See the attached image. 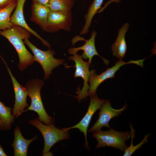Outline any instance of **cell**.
<instances>
[{
    "label": "cell",
    "mask_w": 156,
    "mask_h": 156,
    "mask_svg": "<svg viewBox=\"0 0 156 156\" xmlns=\"http://www.w3.org/2000/svg\"><path fill=\"white\" fill-rule=\"evenodd\" d=\"M30 33L25 29L14 25L10 29L0 30V35L5 38L14 46L19 58L18 67L23 71L34 62V57L25 47L23 40L29 39Z\"/></svg>",
    "instance_id": "6da1fadb"
},
{
    "label": "cell",
    "mask_w": 156,
    "mask_h": 156,
    "mask_svg": "<svg viewBox=\"0 0 156 156\" xmlns=\"http://www.w3.org/2000/svg\"><path fill=\"white\" fill-rule=\"evenodd\" d=\"M44 83L43 81L38 79H31L27 83L25 88L31 99V104L25 112L28 110L34 111L38 114V119L41 122L46 125H50L53 124L54 120L46 112L41 96L40 90Z\"/></svg>",
    "instance_id": "7a4b0ae2"
},
{
    "label": "cell",
    "mask_w": 156,
    "mask_h": 156,
    "mask_svg": "<svg viewBox=\"0 0 156 156\" xmlns=\"http://www.w3.org/2000/svg\"><path fill=\"white\" fill-rule=\"evenodd\" d=\"M29 123L36 127L43 137L44 145L42 151L43 156L51 155L49 152L51 148L61 140L69 138V130L65 128L61 129L56 127L53 124L44 125L38 119L30 120Z\"/></svg>",
    "instance_id": "3957f363"
},
{
    "label": "cell",
    "mask_w": 156,
    "mask_h": 156,
    "mask_svg": "<svg viewBox=\"0 0 156 156\" xmlns=\"http://www.w3.org/2000/svg\"><path fill=\"white\" fill-rule=\"evenodd\" d=\"M92 136L97 140L96 148L105 146L114 147L123 151L128 146L126 142L131 137L130 132H119L112 129L105 131L94 132Z\"/></svg>",
    "instance_id": "277c9868"
},
{
    "label": "cell",
    "mask_w": 156,
    "mask_h": 156,
    "mask_svg": "<svg viewBox=\"0 0 156 156\" xmlns=\"http://www.w3.org/2000/svg\"><path fill=\"white\" fill-rule=\"evenodd\" d=\"M28 39H25L24 42L32 51L34 61L38 62L41 65L44 72V79H47L51 74L52 70L63 64L64 60L55 58L54 57L55 52L52 49H49L48 50L44 51L38 48Z\"/></svg>",
    "instance_id": "5b68a950"
},
{
    "label": "cell",
    "mask_w": 156,
    "mask_h": 156,
    "mask_svg": "<svg viewBox=\"0 0 156 156\" xmlns=\"http://www.w3.org/2000/svg\"><path fill=\"white\" fill-rule=\"evenodd\" d=\"M145 59L138 60H131L127 62H125L122 60H119L112 67L107 68V70L100 74L96 75L94 70L90 71V76L89 81L90 85L88 92V96H91L96 94L97 89L99 86L106 80L115 77V74L122 66L128 64H135L143 67V62Z\"/></svg>",
    "instance_id": "8992f818"
},
{
    "label": "cell",
    "mask_w": 156,
    "mask_h": 156,
    "mask_svg": "<svg viewBox=\"0 0 156 156\" xmlns=\"http://www.w3.org/2000/svg\"><path fill=\"white\" fill-rule=\"evenodd\" d=\"M68 59L73 60L75 63V65L73 66L75 68L74 77H80L84 81L82 89L80 90L78 88L76 92L77 95L76 98L77 99L78 101L80 102L81 100L88 96V92L89 88L88 82L90 76L89 68L90 64L88 62L84 61L81 55L77 53L70 56Z\"/></svg>",
    "instance_id": "52a82bcc"
},
{
    "label": "cell",
    "mask_w": 156,
    "mask_h": 156,
    "mask_svg": "<svg viewBox=\"0 0 156 156\" xmlns=\"http://www.w3.org/2000/svg\"><path fill=\"white\" fill-rule=\"evenodd\" d=\"M72 23L71 11H51L49 15L46 31L53 33L60 30L69 31Z\"/></svg>",
    "instance_id": "ba28073f"
},
{
    "label": "cell",
    "mask_w": 156,
    "mask_h": 156,
    "mask_svg": "<svg viewBox=\"0 0 156 156\" xmlns=\"http://www.w3.org/2000/svg\"><path fill=\"white\" fill-rule=\"evenodd\" d=\"M127 107V105L125 104L120 109H115L112 107L109 100H105L100 108L98 119L89 130L88 132H93L100 130L103 127L110 129L109 125L110 121L112 118L118 116Z\"/></svg>",
    "instance_id": "9c48e42d"
},
{
    "label": "cell",
    "mask_w": 156,
    "mask_h": 156,
    "mask_svg": "<svg viewBox=\"0 0 156 156\" xmlns=\"http://www.w3.org/2000/svg\"><path fill=\"white\" fill-rule=\"evenodd\" d=\"M90 97V103L87 111L80 122L72 127L65 128L68 130L72 129L77 128L80 132L83 133L85 139L84 146L89 150H90V148L87 139V132L89 125L94 114L97 110L100 109L105 101V100L99 98L96 94Z\"/></svg>",
    "instance_id": "30bf717a"
},
{
    "label": "cell",
    "mask_w": 156,
    "mask_h": 156,
    "mask_svg": "<svg viewBox=\"0 0 156 156\" xmlns=\"http://www.w3.org/2000/svg\"><path fill=\"white\" fill-rule=\"evenodd\" d=\"M3 60L7 68L13 85L15 101L12 112L13 116L16 118L25 112V109L29 107L27 102V93L25 87L21 85L12 75L4 60Z\"/></svg>",
    "instance_id": "8fae6325"
},
{
    "label": "cell",
    "mask_w": 156,
    "mask_h": 156,
    "mask_svg": "<svg viewBox=\"0 0 156 156\" xmlns=\"http://www.w3.org/2000/svg\"><path fill=\"white\" fill-rule=\"evenodd\" d=\"M97 35V33L95 31H92L91 34L90 38L88 40L85 39L83 37L78 38L79 40H82L85 41V43L82 46L77 47H71L69 48L68 50V53L70 54L74 55L77 53L79 51H83L81 56L84 59H88V62L90 64L92 59L95 55L100 56L103 60L105 64L107 65L109 61L101 57L98 53L95 46V39ZM77 39H78L76 38Z\"/></svg>",
    "instance_id": "7c38bea8"
},
{
    "label": "cell",
    "mask_w": 156,
    "mask_h": 156,
    "mask_svg": "<svg viewBox=\"0 0 156 156\" xmlns=\"http://www.w3.org/2000/svg\"><path fill=\"white\" fill-rule=\"evenodd\" d=\"M26 0H17L15 10L11 16L10 21L14 25L20 26L26 30L39 39L45 46L50 48L49 43L31 29L27 23L23 14V8Z\"/></svg>",
    "instance_id": "4fadbf2b"
},
{
    "label": "cell",
    "mask_w": 156,
    "mask_h": 156,
    "mask_svg": "<svg viewBox=\"0 0 156 156\" xmlns=\"http://www.w3.org/2000/svg\"><path fill=\"white\" fill-rule=\"evenodd\" d=\"M31 10L30 20L46 31L48 17L51 11L49 8L39 3H32Z\"/></svg>",
    "instance_id": "5bb4252c"
},
{
    "label": "cell",
    "mask_w": 156,
    "mask_h": 156,
    "mask_svg": "<svg viewBox=\"0 0 156 156\" xmlns=\"http://www.w3.org/2000/svg\"><path fill=\"white\" fill-rule=\"evenodd\" d=\"M129 27L126 23L119 30L117 37L111 46L113 55L119 60H122L127 50L125 35Z\"/></svg>",
    "instance_id": "9a60e30c"
},
{
    "label": "cell",
    "mask_w": 156,
    "mask_h": 156,
    "mask_svg": "<svg viewBox=\"0 0 156 156\" xmlns=\"http://www.w3.org/2000/svg\"><path fill=\"white\" fill-rule=\"evenodd\" d=\"M14 140L12 144L14 149V156H26L29 146L37 138L35 136L30 140H27L22 135L19 127L14 130Z\"/></svg>",
    "instance_id": "2e32d148"
},
{
    "label": "cell",
    "mask_w": 156,
    "mask_h": 156,
    "mask_svg": "<svg viewBox=\"0 0 156 156\" xmlns=\"http://www.w3.org/2000/svg\"><path fill=\"white\" fill-rule=\"evenodd\" d=\"M104 0H94L90 6L87 14L85 16V22L80 33V35L87 34L88 31L94 16L101 8Z\"/></svg>",
    "instance_id": "e0dca14e"
},
{
    "label": "cell",
    "mask_w": 156,
    "mask_h": 156,
    "mask_svg": "<svg viewBox=\"0 0 156 156\" xmlns=\"http://www.w3.org/2000/svg\"><path fill=\"white\" fill-rule=\"evenodd\" d=\"M11 108L5 106L0 101V129L9 130L14 121V117L11 114Z\"/></svg>",
    "instance_id": "ac0fdd59"
},
{
    "label": "cell",
    "mask_w": 156,
    "mask_h": 156,
    "mask_svg": "<svg viewBox=\"0 0 156 156\" xmlns=\"http://www.w3.org/2000/svg\"><path fill=\"white\" fill-rule=\"evenodd\" d=\"M17 3V1L16 2L0 10V30H7L13 27V25L10 21V18Z\"/></svg>",
    "instance_id": "d6986e66"
},
{
    "label": "cell",
    "mask_w": 156,
    "mask_h": 156,
    "mask_svg": "<svg viewBox=\"0 0 156 156\" xmlns=\"http://www.w3.org/2000/svg\"><path fill=\"white\" fill-rule=\"evenodd\" d=\"M75 0H49L48 6L51 11L70 12Z\"/></svg>",
    "instance_id": "ffe728a7"
},
{
    "label": "cell",
    "mask_w": 156,
    "mask_h": 156,
    "mask_svg": "<svg viewBox=\"0 0 156 156\" xmlns=\"http://www.w3.org/2000/svg\"><path fill=\"white\" fill-rule=\"evenodd\" d=\"M150 135L149 134L145 135L141 142L137 145L128 146L124 151L123 156H131L136 150L139 149L142 145L148 141L147 139Z\"/></svg>",
    "instance_id": "44dd1931"
},
{
    "label": "cell",
    "mask_w": 156,
    "mask_h": 156,
    "mask_svg": "<svg viewBox=\"0 0 156 156\" xmlns=\"http://www.w3.org/2000/svg\"><path fill=\"white\" fill-rule=\"evenodd\" d=\"M17 0H0V10L4 8Z\"/></svg>",
    "instance_id": "7402d4cb"
},
{
    "label": "cell",
    "mask_w": 156,
    "mask_h": 156,
    "mask_svg": "<svg viewBox=\"0 0 156 156\" xmlns=\"http://www.w3.org/2000/svg\"><path fill=\"white\" fill-rule=\"evenodd\" d=\"M120 0H109L106 3L104 6L100 8L97 12V13H100L102 12L111 3L114 2L116 3H118L120 2Z\"/></svg>",
    "instance_id": "603a6c76"
},
{
    "label": "cell",
    "mask_w": 156,
    "mask_h": 156,
    "mask_svg": "<svg viewBox=\"0 0 156 156\" xmlns=\"http://www.w3.org/2000/svg\"><path fill=\"white\" fill-rule=\"evenodd\" d=\"M32 3H37L47 6L49 0H32Z\"/></svg>",
    "instance_id": "cb8c5ba5"
},
{
    "label": "cell",
    "mask_w": 156,
    "mask_h": 156,
    "mask_svg": "<svg viewBox=\"0 0 156 156\" xmlns=\"http://www.w3.org/2000/svg\"><path fill=\"white\" fill-rule=\"evenodd\" d=\"M7 155L4 151L3 148L0 145V156H6Z\"/></svg>",
    "instance_id": "d4e9b609"
},
{
    "label": "cell",
    "mask_w": 156,
    "mask_h": 156,
    "mask_svg": "<svg viewBox=\"0 0 156 156\" xmlns=\"http://www.w3.org/2000/svg\"><path fill=\"white\" fill-rule=\"evenodd\" d=\"M0 57L1 58L2 57L1 56V55H0Z\"/></svg>",
    "instance_id": "484cf974"
},
{
    "label": "cell",
    "mask_w": 156,
    "mask_h": 156,
    "mask_svg": "<svg viewBox=\"0 0 156 156\" xmlns=\"http://www.w3.org/2000/svg\"></svg>",
    "instance_id": "4316f807"
}]
</instances>
